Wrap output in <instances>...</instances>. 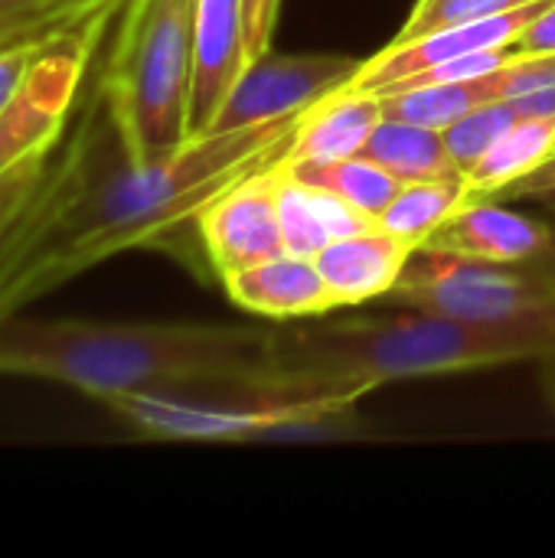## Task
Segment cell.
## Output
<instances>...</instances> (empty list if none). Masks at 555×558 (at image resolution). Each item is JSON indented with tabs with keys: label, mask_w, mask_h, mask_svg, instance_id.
Here are the masks:
<instances>
[{
	"label": "cell",
	"mask_w": 555,
	"mask_h": 558,
	"mask_svg": "<svg viewBox=\"0 0 555 558\" xmlns=\"http://www.w3.org/2000/svg\"><path fill=\"white\" fill-rule=\"evenodd\" d=\"M304 114L190 134L177 150L124 157L101 95L56 144L46 186L0 255V324L82 271L167 245L232 183L278 163Z\"/></svg>",
	"instance_id": "cell-1"
},
{
	"label": "cell",
	"mask_w": 555,
	"mask_h": 558,
	"mask_svg": "<svg viewBox=\"0 0 555 558\" xmlns=\"http://www.w3.org/2000/svg\"><path fill=\"white\" fill-rule=\"evenodd\" d=\"M265 327L16 314L0 324V376L59 383L105 402L121 392L265 379Z\"/></svg>",
	"instance_id": "cell-2"
},
{
	"label": "cell",
	"mask_w": 555,
	"mask_h": 558,
	"mask_svg": "<svg viewBox=\"0 0 555 558\" xmlns=\"http://www.w3.org/2000/svg\"><path fill=\"white\" fill-rule=\"evenodd\" d=\"M311 320L268 327L265 379L370 396L386 383L540 363L555 353L553 327H487L425 311Z\"/></svg>",
	"instance_id": "cell-3"
},
{
	"label": "cell",
	"mask_w": 555,
	"mask_h": 558,
	"mask_svg": "<svg viewBox=\"0 0 555 558\" xmlns=\"http://www.w3.org/2000/svg\"><path fill=\"white\" fill-rule=\"evenodd\" d=\"M196 0H124L98 95L128 160L144 163L190 137Z\"/></svg>",
	"instance_id": "cell-4"
},
{
	"label": "cell",
	"mask_w": 555,
	"mask_h": 558,
	"mask_svg": "<svg viewBox=\"0 0 555 558\" xmlns=\"http://www.w3.org/2000/svg\"><path fill=\"white\" fill-rule=\"evenodd\" d=\"M383 301L393 307L425 311L468 324L555 330V284L533 268L432 248H415L406 271Z\"/></svg>",
	"instance_id": "cell-5"
},
{
	"label": "cell",
	"mask_w": 555,
	"mask_h": 558,
	"mask_svg": "<svg viewBox=\"0 0 555 558\" xmlns=\"http://www.w3.org/2000/svg\"><path fill=\"white\" fill-rule=\"evenodd\" d=\"M114 23V20H111ZM111 23L75 33L49 46L16 85L10 101L0 108V177L33 157L43 147H52L69 131V114L85 85L95 49Z\"/></svg>",
	"instance_id": "cell-6"
},
{
	"label": "cell",
	"mask_w": 555,
	"mask_h": 558,
	"mask_svg": "<svg viewBox=\"0 0 555 558\" xmlns=\"http://www.w3.org/2000/svg\"><path fill=\"white\" fill-rule=\"evenodd\" d=\"M363 59L343 52H275L268 49L242 69L229 98L206 131H236L288 114H304L340 92Z\"/></svg>",
	"instance_id": "cell-7"
},
{
	"label": "cell",
	"mask_w": 555,
	"mask_h": 558,
	"mask_svg": "<svg viewBox=\"0 0 555 558\" xmlns=\"http://www.w3.org/2000/svg\"><path fill=\"white\" fill-rule=\"evenodd\" d=\"M196 239L219 281L281 255L285 235L278 219L275 163L222 190L196 216Z\"/></svg>",
	"instance_id": "cell-8"
},
{
	"label": "cell",
	"mask_w": 555,
	"mask_h": 558,
	"mask_svg": "<svg viewBox=\"0 0 555 558\" xmlns=\"http://www.w3.org/2000/svg\"><path fill=\"white\" fill-rule=\"evenodd\" d=\"M543 3L546 0L517 7V10L500 13V16L432 29V33H422L415 39H389L379 52H373V56H366L360 62L357 75L340 92L376 95L379 88H386V85H393L399 78H409V75H415L422 69H432L438 62H451V59H464V56H474V52L514 46L517 36L527 29V23L543 10Z\"/></svg>",
	"instance_id": "cell-9"
},
{
	"label": "cell",
	"mask_w": 555,
	"mask_h": 558,
	"mask_svg": "<svg viewBox=\"0 0 555 558\" xmlns=\"http://www.w3.org/2000/svg\"><path fill=\"white\" fill-rule=\"evenodd\" d=\"M550 235V222L507 209L500 199H468L422 242V248L500 265H523L546 248Z\"/></svg>",
	"instance_id": "cell-10"
},
{
	"label": "cell",
	"mask_w": 555,
	"mask_h": 558,
	"mask_svg": "<svg viewBox=\"0 0 555 558\" xmlns=\"http://www.w3.org/2000/svg\"><path fill=\"white\" fill-rule=\"evenodd\" d=\"M245 69V0H196L190 134H203Z\"/></svg>",
	"instance_id": "cell-11"
},
{
	"label": "cell",
	"mask_w": 555,
	"mask_h": 558,
	"mask_svg": "<svg viewBox=\"0 0 555 558\" xmlns=\"http://www.w3.org/2000/svg\"><path fill=\"white\" fill-rule=\"evenodd\" d=\"M229 301L268 320H307L337 307L321 268L307 255L281 252L222 278Z\"/></svg>",
	"instance_id": "cell-12"
},
{
	"label": "cell",
	"mask_w": 555,
	"mask_h": 558,
	"mask_svg": "<svg viewBox=\"0 0 555 558\" xmlns=\"http://www.w3.org/2000/svg\"><path fill=\"white\" fill-rule=\"evenodd\" d=\"M415 245L393 235L379 222L334 239L327 248L317 252V268L337 301V307L383 301L399 275L406 271Z\"/></svg>",
	"instance_id": "cell-13"
},
{
	"label": "cell",
	"mask_w": 555,
	"mask_h": 558,
	"mask_svg": "<svg viewBox=\"0 0 555 558\" xmlns=\"http://www.w3.org/2000/svg\"><path fill=\"white\" fill-rule=\"evenodd\" d=\"M379 118H383V108L376 95H350V92L327 95L324 101L304 111L281 163L353 157L363 150Z\"/></svg>",
	"instance_id": "cell-14"
},
{
	"label": "cell",
	"mask_w": 555,
	"mask_h": 558,
	"mask_svg": "<svg viewBox=\"0 0 555 558\" xmlns=\"http://www.w3.org/2000/svg\"><path fill=\"white\" fill-rule=\"evenodd\" d=\"M275 180H278V219H281L285 252L317 258V252L327 248L334 239L373 226V219H366L343 199L288 177L278 163H275Z\"/></svg>",
	"instance_id": "cell-15"
},
{
	"label": "cell",
	"mask_w": 555,
	"mask_h": 558,
	"mask_svg": "<svg viewBox=\"0 0 555 558\" xmlns=\"http://www.w3.org/2000/svg\"><path fill=\"white\" fill-rule=\"evenodd\" d=\"M124 0H16L0 3V52L33 43H62L118 20Z\"/></svg>",
	"instance_id": "cell-16"
},
{
	"label": "cell",
	"mask_w": 555,
	"mask_h": 558,
	"mask_svg": "<svg viewBox=\"0 0 555 558\" xmlns=\"http://www.w3.org/2000/svg\"><path fill=\"white\" fill-rule=\"evenodd\" d=\"M555 154V114L543 118H517L491 150L464 173L471 199H494L500 190L533 173L543 160Z\"/></svg>",
	"instance_id": "cell-17"
},
{
	"label": "cell",
	"mask_w": 555,
	"mask_h": 558,
	"mask_svg": "<svg viewBox=\"0 0 555 558\" xmlns=\"http://www.w3.org/2000/svg\"><path fill=\"white\" fill-rule=\"evenodd\" d=\"M360 154L376 160L379 167H386L402 183L461 177L458 163L448 154L442 131L409 124V121H396V118H379V124L373 128V134Z\"/></svg>",
	"instance_id": "cell-18"
},
{
	"label": "cell",
	"mask_w": 555,
	"mask_h": 558,
	"mask_svg": "<svg viewBox=\"0 0 555 558\" xmlns=\"http://www.w3.org/2000/svg\"><path fill=\"white\" fill-rule=\"evenodd\" d=\"M278 167L288 177L343 199L347 206H353L357 213H363L373 222L379 219V213L393 203V196L402 186L399 177H393L386 167H379L376 160H370L363 154L337 157V160H314V163H281L278 160Z\"/></svg>",
	"instance_id": "cell-19"
},
{
	"label": "cell",
	"mask_w": 555,
	"mask_h": 558,
	"mask_svg": "<svg viewBox=\"0 0 555 558\" xmlns=\"http://www.w3.org/2000/svg\"><path fill=\"white\" fill-rule=\"evenodd\" d=\"M471 199L468 180L461 177H438V180H419V183H402L393 203L379 213V226L389 229L393 235L412 242L422 248V242L445 222L451 219L464 203Z\"/></svg>",
	"instance_id": "cell-20"
},
{
	"label": "cell",
	"mask_w": 555,
	"mask_h": 558,
	"mask_svg": "<svg viewBox=\"0 0 555 558\" xmlns=\"http://www.w3.org/2000/svg\"><path fill=\"white\" fill-rule=\"evenodd\" d=\"M52 154H56V144L36 150L33 157H26L23 163H16L13 170L0 177V255L7 252L16 229L26 222L33 203L39 199L46 177H49Z\"/></svg>",
	"instance_id": "cell-21"
},
{
	"label": "cell",
	"mask_w": 555,
	"mask_h": 558,
	"mask_svg": "<svg viewBox=\"0 0 555 558\" xmlns=\"http://www.w3.org/2000/svg\"><path fill=\"white\" fill-rule=\"evenodd\" d=\"M517 118L520 114H517L514 101H494V105H481L471 114L458 118L455 124H448L442 134H445L448 154L458 163V170L468 173Z\"/></svg>",
	"instance_id": "cell-22"
},
{
	"label": "cell",
	"mask_w": 555,
	"mask_h": 558,
	"mask_svg": "<svg viewBox=\"0 0 555 558\" xmlns=\"http://www.w3.org/2000/svg\"><path fill=\"white\" fill-rule=\"evenodd\" d=\"M527 3H540V0H415L402 29L393 39H415L432 29L500 16V13H510Z\"/></svg>",
	"instance_id": "cell-23"
},
{
	"label": "cell",
	"mask_w": 555,
	"mask_h": 558,
	"mask_svg": "<svg viewBox=\"0 0 555 558\" xmlns=\"http://www.w3.org/2000/svg\"><path fill=\"white\" fill-rule=\"evenodd\" d=\"M281 0H245V65L275 49Z\"/></svg>",
	"instance_id": "cell-24"
},
{
	"label": "cell",
	"mask_w": 555,
	"mask_h": 558,
	"mask_svg": "<svg viewBox=\"0 0 555 558\" xmlns=\"http://www.w3.org/2000/svg\"><path fill=\"white\" fill-rule=\"evenodd\" d=\"M555 193V154L550 160H543L533 173L520 177L517 183H510L507 190H500L494 199L500 203H543L546 196Z\"/></svg>",
	"instance_id": "cell-25"
},
{
	"label": "cell",
	"mask_w": 555,
	"mask_h": 558,
	"mask_svg": "<svg viewBox=\"0 0 555 558\" xmlns=\"http://www.w3.org/2000/svg\"><path fill=\"white\" fill-rule=\"evenodd\" d=\"M514 49L517 56H555V0L543 3V10L517 36Z\"/></svg>",
	"instance_id": "cell-26"
},
{
	"label": "cell",
	"mask_w": 555,
	"mask_h": 558,
	"mask_svg": "<svg viewBox=\"0 0 555 558\" xmlns=\"http://www.w3.org/2000/svg\"><path fill=\"white\" fill-rule=\"evenodd\" d=\"M527 268H533L536 275H543L546 281H553L555 284V226H553V235H550V242H546V248L536 255V258H530V262H523Z\"/></svg>",
	"instance_id": "cell-27"
},
{
	"label": "cell",
	"mask_w": 555,
	"mask_h": 558,
	"mask_svg": "<svg viewBox=\"0 0 555 558\" xmlns=\"http://www.w3.org/2000/svg\"><path fill=\"white\" fill-rule=\"evenodd\" d=\"M540 389H543V399H546L550 412L555 415V353L540 360Z\"/></svg>",
	"instance_id": "cell-28"
},
{
	"label": "cell",
	"mask_w": 555,
	"mask_h": 558,
	"mask_svg": "<svg viewBox=\"0 0 555 558\" xmlns=\"http://www.w3.org/2000/svg\"><path fill=\"white\" fill-rule=\"evenodd\" d=\"M540 206H546V209H553V213H555V193H553V196H546V199H543Z\"/></svg>",
	"instance_id": "cell-29"
},
{
	"label": "cell",
	"mask_w": 555,
	"mask_h": 558,
	"mask_svg": "<svg viewBox=\"0 0 555 558\" xmlns=\"http://www.w3.org/2000/svg\"><path fill=\"white\" fill-rule=\"evenodd\" d=\"M0 3H16V0H0Z\"/></svg>",
	"instance_id": "cell-30"
}]
</instances>
